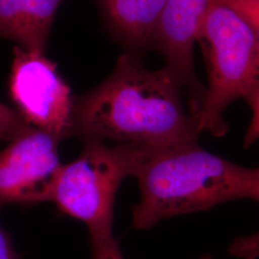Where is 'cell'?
Listing matches in <instances>:
<instances>
[{
	"mask_svg": "<svg viewBox=\"0 0 259 259\" xmlns=\"http://www.w3.org/2000/svg\"><path fill=\"white\" fill-rule=\"evenodd\" d=\"M184 93L164 67L150 70L142 57L122 53L102 83L73 95L74 136L159 151L198 142Z\"/></svg>",
	"mask_w": 259,
	"mask_h": 259,
	"instance_id": "1",
	"label": "cell"
},
{
	"mask_svg": "<svg viewBox=\"0 0 259 259\" xmlns=\"http://www.w3.org/2000/svg\"><path fill=\"white\" fill-rule=\"evenodd\" d=\"M136 178L140 200L133 209V226L139 230L227 202H259V166H241L198 142L157 152Z\"/></svg>",
	"mask_w": 259,
	"mask_h": 259,
	"instance_id": "2",
	"label": "cell"
},
{
	"mask_svg": "<svg viewBox=\"0 0 259 259\" xmlns=\"http://www.w3.org/2000/svg\"><path fill=\"white\" fill-rule=\"evenodd\" d=\"M196 42H199L208 84L196 116L201 134L222 138L229 132L225 111L259 89V37L238 13L212 0Z\"/></svg>",
	"mask_w": 259,
	"mask_h": 259,
	"instance_id": "3",
	"label": "cell"
},
{
	"mask_svg": "<svg viewBox=\"0 0 259 259\" xmlns=\"http://www.w3.org/2000/svg\"><path fill=\"white\" fill-rule=\"evenodd\" d=\"M82 142L80 156L63 165L51 202L87 226L93 246L115 239L113 207L121 183L127 177H136L159 150L137 144L111 146L98 140Z\"/></svg>",
	"mask_w": 259,
	"mask_h": 259,
	"instance_id": "4",
	"label": "cell"
},
{
	"mask_svg": "<svg viewBox=\"0 0 259 259\" xmlns=\"http://www.w3.org/2000/svg\"><path fill=\"white\" fill-rule=\"evenodd\" d=\"M13 55L9 91L17 111L30 126L60 140L73 137V95L57 64L18 46Z\"/></svg>",
	"mask_w": 259,
	"mask_h": 259,
	"instance_id": "5",
	"label": "cell"
},
{
	"mask_svg": "<svg viewBox=\"0 0 259 259\" xmlns=\"http://www.w3.org/2000/svg\"><path fill=\"white\" fill-rule=\"evenodd\" d=\"M60 139L32 127L0 151V207L51 202L63 165Z\"/></svg>",
	"mask_w": 259,
	"mask_h": 259,
	"instance_id": "6",
	"label": "cell"
},
{
	"mask_svg": "<svg viewBox=\"0 0 259 259\" xmlns=\"http://www.w3.org/2000/svg\"><path fill=\"white\" fill-rule=\"evenodd\" d=\"M211 1L167 0L151 45V50L162 56L163 67L187 96L188 111L195 118L206 88L195 69L194 45Z\"/></svg>",
	"mask_w": 259,
	"mask_h": 259,
	"instance_id": "7",
	"label": "cell"
},
{
	"mask_svg": "<svg viewBox=\"0 0 259 259\" xmlns=\"http://www.w3.org/2000/svg\"><path fill=\"white\" fill-rule=\"evenodd\" d=\"M108 35L123 53L142 57L152 40L167 0H93Z\"/></svg>",
	"mask_w": 259,
	"mask_h": 259,
	"instance_id": "8",
	"label": "cell"
},
{
	"mask_svg": "<svg viewBox=\"0 0 259 259\" xmlns=\"http://www.w3.org/2000/svg\"><path fill=\"white\" fill-rule=\"evenodd\" d=\"M64 0H27L16 44L22 49L45 54L56 12Z\"/></svg>",
	"mask_w": 259,
	"mask_h": 259,
	"instance_id": "9",
	"label": "cell"
},
{
	"mask_svg": "<svg viewBox=\"0 0 259 259\" xmlns=\"http://www.w3.org/2000/svg\"><path fill=\"white\" fill-rule=\"evenodd\" d=\"M27 0H0V38L17 41Z\"/></svg>",
	"mask_w": 259,
	"mask_h": 259,
	"instance_id": "10",
	"label": "cell"
},
{
	"mask_svg": "<svg viewBox=\"0 0 259 259\" xmlns=\"http://www.w3.org/2000/svg\"><path fill=\"white\" fill-rule=\"evenodd\" d=\"M31 128L17 109L0 102V142L12 141Z\"/></svg>",
	"mask_w": 259,
	"mask_h": 259,
	"instance_id": "11",
	"label": "cell"
},
{
	"mask_svg": "<svg viewBox=\"0 0 259 259\" xmlns=\"http://www.w3.org/2000/svg\"><path fill=\"white\" fill-rule=\"evenodd\" d=\"M228 250L231 255L236 258H259V230L250 235L235 237Z\"/></svg>",
	"mask_w": 259,
	"mask_h": 259,
	"instance_id": "12",
	"label": "cell"
},
{
	"mask_svg": "<svg viewBox=\"0 0 259 259\" xmlns=\"http://www.w3.org/2000/svg\"><path fill=\"white\" fill-rule=\"evenodd\" d=\"M238 13L259 37V0H220Z\"/></svg>",
	"mask_w": 259,
	"mask_h": 259,
	"instance_id": "13",
	"label": "cell"
},
{
	"mask_svg": "<svg viewBox=\"0 0 259 259\" xmlns=\"http://www.w3.org/2000/svg\"><path fill=\"white\" fill-rule=\"evenodd\" d=\"M244 100L251 111L250 124L243 139V147L249 148L259 139V89Z\"/></svg>",
	"mask_w": 259,
	"mask_h": 259,
	"instance_id": "14",
	"label": "cell"
},
{
	"mask_svg": "<svg viewBox=\"0 0 259 259\" xmlns=\"http://www.w3.org/2000/svg\"><path fill=\"white\" fill-rule=\"evenodd\" d=\"M93 259H125L121 252L119 243L116 239L107 243L91 246ZM197 259H214L211 253L207 252L202 254Z\"/></svg>",
	"mask_w": 259,
	"mask_h": 259,
	"instance_id": "15",
	"label": "cell"
},
{
	"mask_svg": "<svg viewBox=\"0 0 259 259\" xmlns=\"http://www.w3.org/2000/svg\"><path fill=\"white\" fill-rule=\"evenodd\" d=\"M0 259H19L7 232L0 225Z\"/></svg>",
	"mask_w": 259,
	"mask_h": 259,
	"instance_id": "16",
	"label": "cell"
}]
</instances>
